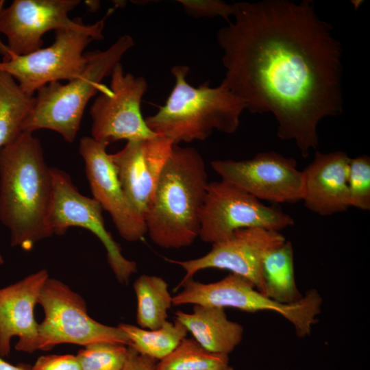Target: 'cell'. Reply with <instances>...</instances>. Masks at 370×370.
<instances>
[{
	"instance_id": "7a4b0ae2",
	"label": "cell",
	"mask_w": 370,
	"mask_h": 370,
	"mask_svg": "<svg viewBox=\"0 0 370 370\" xmlns=\"http://www.w3.org/2000/svg\"><path fill=\"white\" fill-rule=\"evenodd\" d=\"M52 193L40 142L23 132L0 149V221L10 231L12 247L29 251L51 236L47 219Z\"/></svg>"
},
{
	"instance_id": "484cf974",
	"label": "cell",
	"mask_w": 370,
	"mask_h": 370,
	"mask_svg": "<svg viewBox=\"0 0 370 370\" xmlns=\"http://www.w3.org/2000/svg\"><path fill=\"white\" fill-rule=\"evenodd\" d=\"M347 187L350 207L370 209V158L360 156L349 158Z\"/></svg>"
},
{
	"instance_id": "8fae6325",
	"label": "cell",
	"mask_w": 370,
	"mask_h": 370,
	"mask_svg": "<svg viewBox=\"0 0 370 370\" xmlns=\"http://www.w3.org/2000/svg\"><path fill=\"white\" fill-rule=\"evenodd\" d=\"M51 175L53 193L47 225L51 236L63 235L71 227L90 231L103 245L107 262L117 280L127 284L137 271L136 263L122 254L119 244L106 230L100 204L81 194L64 171L51 168Z\"/></svg>"
},
{
	"instance_id": "2e32d148",
	"label": "cell",
	"mask_w": 370,
	"mask_h": 370,
	"mask_svg": "<svg viewBox=\"0 0 370 370\" xmlns=\"http://www.w3.org/2000/svg\"><path fill=\"white\" fill-rule=\"evenodd\" d=\"M173 146L169 139L156 136L127 141L121 150L110 154L124 193L144 218Z\"/></svg>"
},
{
	"instance_id": "83f0119b",
	"label": "cell",
	"mask_w": 370,
	"mask_h": 370,
	"mask_svg": "<svg viewBox=\"0 0 370 370\" xmlns=\"http://www.w3.org/2000/svg\"><path fill=\"white\" fill-rule=\"evenodd\" d=\"M32 370H80L76 355L51 354L40 356Z\"/></svg>"
},
{
	"instance_id": "7c38bea8",
	"label": "cell",
	"mask_w": 370,
	"mask_h": 370,
	"mask_svg": "<svg viewBox=\"0 0 370 370\" xmlns=\"http://www.w3.org/2000/svg\"><path fill=\"white\" fill-rule=\"evenodd\" d=\"M210 164L221 180L239 187L258 200L275 203L301 201L303 172L292 158L266 151L249 160H216Z\"/></svg>"
},
{
	"instance_id": "cb8c5ba5",
	"label": "cell",
	"mask_w": 370,
	"mask_h": 370,
	"mask_svg": "<svg viewBox=\"0 0 370 370\" xmlns=\"http://www.w3.org/2000/svg\"><path fill=\"white\" fill-rule=\"evenodd\" d=\"M229 355L210 352L193 338H184L156 370H221L229 366Z\"/></svg>"
},
{
	"instance_id": "1f68e13d",
	"label": "cell",
	"mask_w": 370,
	"mask_h": 370,
	"mask_svg": "<svg viewBox=\"0 0 370 370\" xmlns=\"http://www.w3.org/2000/svg\"><path fill=\"white\" fill-rule=\"evenodd\" d=\"M4 263V259L3 256L0 254V265L3 264Z\"/></svg>"
},
{
	"instance_id": "4dcf8cb0",
	"label": "cell",
	"mask_w": 370,
	"mask_h": 370,
	"mask_svg": "<svg viewBox=\"0 0 370 370\" xmlns=\"http://www.w3.org/2000/svg\"><path fill=\"white\" fill-rule=\"evenodd\" d=\"M221 370H234V368H232V367H230V365L227 366V367L221 369Z\"/></svg>"
},
{
	"instance_id": "f1b7e54d",
	"label": "cell",
	"mask_w": 370,
	"mask_h": 370,
	"mask_svg": "<svg viewBox=\"0 0 370 370\" xmlns=\"http://www.w3.org/2000/svg\"><path fill=\"white\" fill-rule=\"evenodd\" d=\"M156 360L127 346L126 360L121 370H156Z\"/></svg>"
},
{
	"instance_id": "277c9868",
	"label": "cell",
	"mask_w": 370,
	"mask_h": 370,
	"mask_svg": "<svg viewBox=\"0 0 370 370\" xmlns=\"http://www.w3.org/2000/svg\"><path fill=\"white\" fill-rule=\"evenodd\" d=\"M189 71L186 65L171 69L175 85L165 104L145 118L148 127L174 145L204 140L214 130L234 133L246 110L243 101L222 82L216 87L208 82L193 86L186 80Z\"/></svg>"
},
{
	"instance_id": "603a6c76",
	"label": "cell",
	"mask_w": 370,
	"mask_h": 370,
	"mask_svg": "<svg viewBox=\"0 0 370 370\" xmlns=\"http://www.w3.org/2000/svg\"><path fill=\"white\" fill-rule=\"evenodd\" d=\"M118 326L128 336L131 347L141 354L161 360L170 354L186 337L188 330L177 320L166 321L161 327L147 330L128 323Z\"/></svg>"
},
{
	"instance_id": "30bf717a",
	"label": "cell",
	"mask_w": 370,
	"mask_h": 370,
	"mask_svg": "<svg viewBox=\"0 0 370 370\" xmlns=\"http://www.w3.org/2000/svg\"><path fill=\"white\" fill-rule=\"evenodd\" d=\"M110 75V88L101 90L90 108L91 137L108 145L121 140L156 136L148 127L141 112L142 98L148 87L146 79L125 73L121 62Z\"/></svg>"
},
{
	"instance_id": "ba28073f",
	"label": "cell",
	"mask_w": 370,
	"mask_h": 370,
	"mask_svg": "<svg viewBox=\"0 0 370 370\" xmlns=\"http://www.w3.org/2000/svg\"><path fill=\"white\" fill-rule=\"evenodd\" d=\"M38 304L45 313L38 326V350H50L64 343L84 347L97 342L131 345L130 338L119 326L107 325L90 317L82 297L60 280L47 278Z\"/></svg>"
},
{
	"instance_id": "44dd1931",
	"label": "cell",
	"mask_w": 370,
	"mask_h": 370,
	"mask_svg": "<svg viewBox=\"0 0 370 370\" xmlns=\"http://www.w3.org/2000/svg\"><path fill=\"white\" fill-rule=\"evenodd\" d=\"M167 282L156 275H141L134 282L137 299L136 321L140 328L154 330L167 321L173 301Z\"/></svg>"
},
{
	"instance_id": "6da1fadb",
	"label": "cell",
	"mask_w": 370,
	"mask_h": 370,
	"mask_svg": "<svg viewBox=\"0 0 370 370\" xmlns=\"http://www.w3.org/2000/svg\"><path fill=\"white\" fill-rule=\"evenodd\" d=\"M217 42L222 83L251 113L273 114L279 138L304 158L319 145L318 125L343 112L342 47L312 1L234 3Z\"/></svg>"
},
{
	"instance_id": "7402d4cb",
	"label": "cell",
	"mask_w": 370,
	"mask_h": 370,
	"mask_svg": "<svg viewBox=\"0 0 370 370\" xmlns=\"http://www.w3.org/2000/svg\"><path fill=\"white\" fill-rule=\"evenodd\" d=\"M33 99L10 74L0 71V149L23 132Z\"/></svg>"
},
{
	"instance_id": "8992f818",
	"label": "cell",
	"mask_w": 370,
	"mask_h": 370,
	"mask_svg": "<svg viewBox=\"0 0 370 370\" xmlns=\"http://www.w3.org/2000/svg\"><path fill=\"white\" fill-rule=\"evenodd\" d=\"M114 10V8L109 9L93 24L55 31L52 45L26 55L10 56L0 62V71L10 74L31 97L48 84L79 77L89 60V52L84 51L92 40L103 38L105 22Z\"/></svg>"
},
{
	"instance_id": "e0dca14e",
	"label": "cell",
	"mask_w": 370,
	"mask_h": 370,
	"mask_svg": "<svg viewBox=\"0 0 370 370\" xmlns=\"http://www.w3.org/2000/svg\"><path fill=\"white\" fill-rule=\"evenodd\" d=\"M47 269L32 273L20 281L0 288V356H8L10 342L18 337L15 349L32 354L38 350V323L34 308L41 288L49 278Z\"/></svg>"
},
{
	"instance_id": "f546056e",
	"label": "cell",
	"mask_w": 370,
	"mask_h": 370,
	"mask_svg": "<svg viewBox=\"0 0 370 370\" xmlns=\"http://www.w3.org/2000/svg\"><path fill=\"white\" fill-rule=\"evenodd\" d=\"M0 370H32V366L26 363L12 365L0 356Z\"/></svg>"
},
{
	"instance_id": "d6a6232c",
	"label": "cell",
	"mask_w": 370,
	"mask_h": 370,
	"mask_svg": "<svg viewBox=\"0 0 370 370\" xmlns=\"http://www.w3.org/2000/svg\"><path fill=\"white\" fill-rule=\"evenodd\" d=\"M285 370H288V369H285Z\"/></svg>"
},
{
	"instance_id": "9c48e42d",
	"label": "cell",
	"mask_w": 370,
	"mask_h": 370,
	"mask_svg": "<svg viewBox=\"0 0 370 370\" xmlns=\"http://www.w3.org/2000/svg\"><path fill=\"white\" fill-rule=\"evenodd\" d=\"M293 224L290 215L221 180L208 184L199 237L212 245L226 240L238 230L261 227L280 232Z\"/></svg>"
},
{
	"instance_id": "ffe728a7",
	"label": "cell",
	"mask_w": 370,
	"mask_h": 370,
	"mask_svg": "<svg viewBox=\"0 0 370 370\" xmlns=\"http://www.w3.org/2000/svg\"><path fill=\"white\" fill-rule=\"evenodd\" d=\"M262 276L265 295L273 301L291 304L302 298L295 280L293 249L290 241H286L265 255Z\"/></svg>"
},
{
	"instance_id": "5b68a950",
	"label": "cell",
	"mask_w": 370,
	"mask_h": 370,
	"mask_svg": "<svg viewBox=\"0 0 370 370\" xmlns=\"http://www.w3.org/2000/svg\"><path fill=\"white\" fill-rule=\"evenodd\" d=\"M134 45L131 36L123 35L104 51H89V60L79 77L66 84L56 82L40 88L34 96L23 132L47 129L58 132L66 142L75 141L89 100L106 87L101 84L103 79L111 75Z\"/></svg>"
},
{
	"instance_id": "d4e9b609",
	"label": "cell",
	"mask_w": 370,
	"mask_h": 370,
	"mask_svg": "<svg viewBox=\"0 0 370 370\" xmlns=\"http://www.w3.org/2000/svg\"><path fill=\"white\" fill-rule=\"evenodd\" d=\"M127 354L126 345L97 342L79 349L76 357L80 370H121Z\"/></svg>"
},
{
	"instance_id": "4fadbf2b",
	"label": "cell",
	"mask_w": 370,
	"mask_h": 370,
	"mask_svg": "<svg viewBox=\"0 0 370 370\" xmlns=\"http://www.w3.org/2000/svg\"><path fill=\"white\" fill-rule=\"evenodd\" d=\"M285 241L280 232L247 227L238 230L226 240L212 244L210 251L199 258L188 260H166L184 270L186 273L181 282L192 278L203 269H225L247 280L265 295L262 276L263 259L270 250Z\"/></svg>"
},
{
	"instance_id": "4316f807",
	"label": "cell",
	"mask_w": 370,
	"mask_h": 370,
	"mask_svg": "<svg viewBox=\"0 0 370 370\" xmlns=\"http://www.w3.org/2000/svg\"><path fill=\"white\" fill-rule=\"evenodd\" d=\"M187 14L195 18L220 16L230 22L235 8L220 0H178Z\"/></svg>"
},
{
	"instance_id": "9a60e30c",
	"label": "cell",
	"mask_w": 370,
	"mask_h": 370,
	"mask_svg": "<svg viewBox=\"0 0 370 370\" xmlns=\"http://www.w3.org/2000/svg\"><path fill=\"white\" fill-rule=\"evenodd\" d=\"M107 147L89 136L82 137L79 141V153L84 162L92 198L109 213L122 238L138 241L147 234L145 218L124 193Z\"/></svg>"
},
{
	"instance_id": "52a82bcc",
	"label": "cell",
	"mask_w": 370,
	"mask_h": 370,
	"mask_svg": "<svg viewBox=\"0 0 370 370\" xmlns=\"http://www.w3.org/2000/svg\"><path fill=\"white\" fill-rule=\"evenodd\" d=\"M180 287L182 290L173 297L174 306L193 304L234 308L249 312H275L293 325L296 335L300 338L310 334L322 304V298L315 289L308 291L297 302H276L258 291L247 280L232 273L217 282L207 284L190 278L180 282L177 286Z\"/></svg>"
},
{
	"instance_id": "5bb4252c",
	"label": "cell",
	"mask_w": 370,
	"mask_h": 370,
	"mask_svg": "<svg viewBox=\"0 0 370 370\" xmlns=\"http://www.w3.org/2000/svg\"><path fill=\"white\" fill-rule=\"evenodd\" d=\"M79 0H14L8 7L0 2V34L7 39L6 60L42 48V37L51 30L76 29L84 24L69 13ZM1 41V40H0Z\"/></svg>"
},
{
	"instance_id": "3957f363",
	"label": "cell",
	"mask_w": 370,
	"mask_h": 370,
	"mask_svg": "<svg viewBox=\"0 0 370 370\" xmlns=\"http://www.w3.org/2000/svg\"><path fill=\"white\" fill-rule=\"evenodd\" d=\"M208 184L199 152L174 145L145 217L147 234L156 245L179 249L191 245L199 237Z\"/></svg>"
},
{
	"instance_id": "d6986e66",
	"label": "cell",
	"mask_w": 370,
	"mask_h": 370,
	"mask_svg": "<svg viewBox=\"0 0 370 370\" xmlns=\"http://www.w3.org/2000/svg\"><path fill=\"white\" fill-rule=\"evenodd\" d=\"M175 316L193 338L210 352L229 355L243 340V327L229 320L225 308L194 305L191 313L178 310Z\"/></svg>"
},
{
	"instance_id": "ac0fdd59",
	"label": "cell",
	"mask_w": 370,
	"mask_h": 370,
	"mask_svg": "<svg viewBox=\"0 0 370 370\" xmlns=\"http://www.w3.org/2000/svg\"><path fill=\"white\" fill-rule=\"evenodd\" d=\"M349 157L341 151H316L302 171L301 201L306 208L321 216L346 211L349 207L347 175Z\"/></svg>"
}]
</instances>
